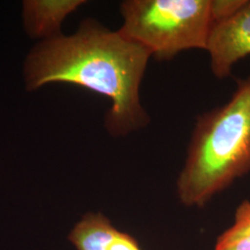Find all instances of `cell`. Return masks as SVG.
<instances>
[{"instance_id":"cell-4","label":"cell","mask_w":250,"mask_h":250,"mask_svg":"<svg viewBox=\"0 0 250 250\" xmlns=\"http://www.w3.org/2000/svg\"><path fill=\"white\" fill-rule=\"evenodd\" d=\"M206 50L218 79L229 77L233 66L250 56V1L232 17L212 25Z\"/></svg>"},{"instance_id":"cell-5","label":"cell","mask_w":250,"mask_h":250,"mask_svg":"<svg viewBox=\"0 0 250 250\" xmlns=\"http://www.w3.org/2000/svg\"><path fill=\"white\" fill-rule=\"evenodd\" d=\"M69 240L77 250H142L134 238L119 231L101 213L84 215L72 228Z\"/></svg>"},{"instance_id":"cell-3","label":"cell","mask_w":250,"mask_h":250,"mask_svg":"<svg viewBox=\"0 0 250 250\" xmlns=\"http://www.w3.org/2000/svg\"><path fill=\"white\" fill-rule=\"evenodd\" d=\"M119 32L159 61L189 49H206L213 25L210 0H127Z\"/></svg>"},{"instance_id":"cell-2","label":"cell","mask_w":250,"mask_h":250,"mask_svg":"<svg viewBox=\"0 0 250 250\" xmlns=\"http://www.w3.org/2000/svg\"><path fill=\"white\" fill-rule=\"evenodd\" d=\"M250 171V76L237 80L224 106L198 117L177 180L188 207H203Z\"/></svg>"},{"instance_id":"cell-7","label":"cell","mask_w":250,"mask_h":250,"mask_svg":"<svg viewBox=\"0 0 250 250\" xmlns=\"http://www.w3.org/2000/svg\"><path fill=\"white\" fill-rule=\"evenodd\" d=\"M215 250H250V201L238 206L234 224L218 238Z\"/></svg>"},{"instance_id":"cell-6","label":"cell","mask_w":250,"mask_h":250,"mask_svg":"<svg viewBox=\"0 0 250 250\" xmlns=\"http://www.w3.org/2000/svg\"><path fill=\"white\" fill-rule=\"evenodd\" d=\"M82 0H30L23 4L25 25L36 37L57 36L62 22L78 9Z\"/></svg>"},{"instance_id":"cell-1","label":"cell","mask_w":250,"mask_h":250,"mask_svg":"<svg viewBox=\"0 0 250 250\" xmlns=\"http://www.w3.org/2000/svg\"><path fill=\"white\" fill-rule=\"evenodd\" d=\"M151 54L142 45L88 19L70 36H58L40 44L29 56L30 89L62 82L106 96L111 107L108 132L124 136L141 130L150 118L140 100V85Z\"/></svg>"},{"instance_id":"cell-8","label":"cell","mask_w":250,"mask_h":250,"mask_svg":"<svg viewBox=\"0 0 250 250\" xmlns=\"http://www.w3.org/2000/svg\"><path fill=\"white\" fill-rule=\"evenodd\" d=\"M247 0H210V14L213 24L232 17Z\"/></svg>"}]
</instances>
